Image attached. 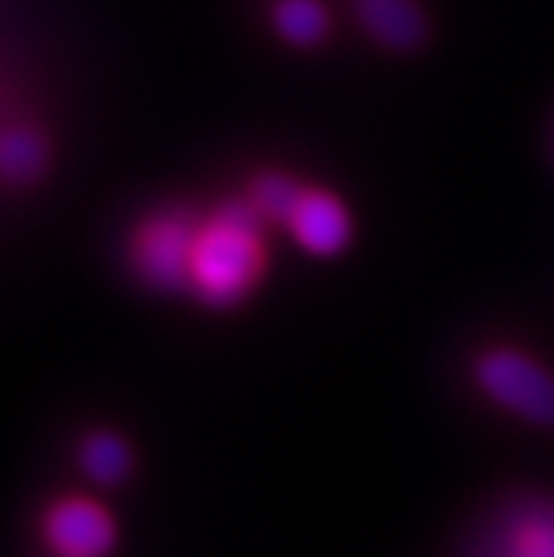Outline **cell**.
<instances>
[{
	"mask_svg": "<svg viewBox=\"0 0 554 557\" xmlns=\"http://www.w3.org/2000/svg\"><path fill=\"white\" fill-rule=\"evenodd\" d=\"M200 224L187 211H164L144 221L134 234V268L161 290H177L190 284L194 244Z\"/></svg>",
	"mask_w": 554,
	"mask_h": 557,
	"instance_id": "2",
	"label": "cell"
},
{
	"mask_svg": "<svg viewBox=\"0 0 554 557\" xmlns=\"http://www.w3.org/2000/svg\"><path fill=\"white\" fill-rule=\"evenodd\" d=\"M274 30L294 47H315L328 37V11L321 0H278Z\"/></svg>",
	"mask_w": 554,
	"mask_h": 557,
	"instance_id": "8",
	"label": "cell"
},
{
	"mask_svg": "<svg viewBox=\"0 0 554 557\" xmlns=\"http://www.w3.org/2000/svg\"><path fill=\"white\" fill-rule=\"evenodd\" d=\"M297 244L318 258H331L350 240V218L344 205L328 190H305L294 218L287 221Z\"/></svg>",
	"mask_w": 554,
	"mask_h": 557,
	"instance_id": "5",
	"label": "cell"
},
{
	"mask_svg": "<svg viewBox=\"0 0 554 557\" xmlns=\"http://www.w3.org/2000/svg\"><path fill=\"white\" fill-rule=\"evenodd\" d=\"M47 140L30 124H11L0 137V171L8 184H34L47 168Z\"/></svg>",
	"mask_w": 554,
	"mask_h": 557,
	"instance_id": "7",
	"label": "cell"
},
{
	"mask_svg": "<svg viewBox=\"0 0 554 557\" xmlns=\"http://www.w3.org/2000/svg\"><path fill=\"white\" fill-rule=\"evenodd\" d=\"M361 27L391 50H411L424 40V14L415 0H358Z\"/></svg>",
	"mask_w": 554,
	"mask_h": 557,
	"instance_id": "6",
	"label": "cell"
},
{
	"mask_svg": "<svg viewBox=\"0 0 554 557\" xmlns=\"http://www.w3.org/2000/svg\"><path fill=\"white\" fill-rule=\"evenodd\" d=\"M47 541L67 557H97L114 544V524L90 500H64L47 515Z\"/></svg>",
	"mask_w": 554,
	"mask_h": 557,
	"instance_id": "4",
	"label": "cell"
},
{
	"mask_svg": "<svg viewBox=\"0 0 554 557\" xmlns=\"http://www.w3.org/2000/svg\"><path fill=\"white\" fill-rule=\"evenodd\" d=\"M264 218L250 200H224L208 224H200L190 264V287L214 308H231L264 271Z\"/></svg>",
	"mask_w": 554,
	"mask_h": 557,
	"instance_id": "1",
	"label": "cell"
},
{
	"mask_svg": "<svg viewBox=\"0 0 554 557\" xmlns=\"http://www.w3.org/2000/svg\"><path fill=\"white\" fill-rule=\"evenodd\" d=\"M478 384L501 404L528 421H554V377L518 350H491L478 361Z\"/></svg>",
	"mask_w": 554,
	"mask_h": 557,
	"instance_id": "3",
	"label": "cell"
},
{
	"mask_svg": "<svg viewBox=\"0 0 554 557\" xmlns=\"http://www.w3.org/2000/svg\"><path fill=\"white\" fill-rule=\"evenodd\" d=\"M305 190H308V187H300L291 174L271 171V174H261L255 184H250L247 200L255 205V211H258L264 221H281V224H287V221L294 218L297 205H300V197H305Z\"/></svg>",
	"mask_w": 554,
	"mask_h": 557,
	"instance_id": "9",
	"label": "cell"
},
{
	"mask_svg": "<svg viewBox=\"0 0 554 557\" xmlns=\"http://www.w3.org/2000/svg\"><path fill=\"white\" fill-rule=\"evenodd\" d=\"M81 461H84V471L90 474V481L118 484L131 468V454H127V444L121 437L104 431V434H90L84 441Z\"/></svg>",
	"mask_w": 554,
	"mask_h": 557,
	"instance_id": "10",
	"label": "cell"
}]
</instances>
